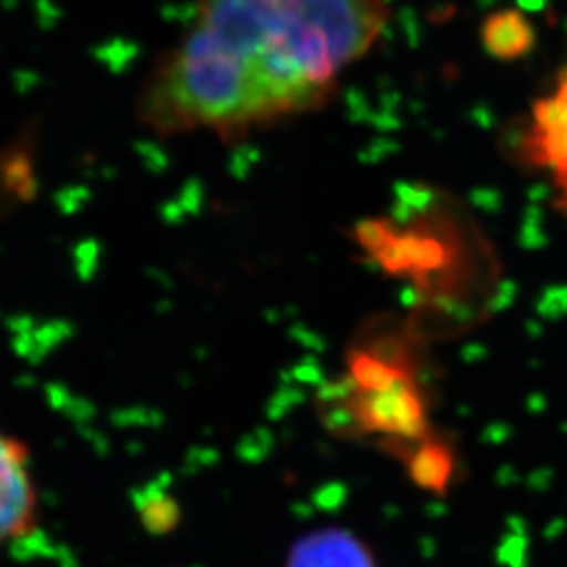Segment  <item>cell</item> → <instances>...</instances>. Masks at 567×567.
Returning <instances> with one entry per match:
<instances>
[{
    "mask_svg": "<svg viewBox=\"0 0 567 567\" xmlns=\"http://www.w3.org/2000/svg\"><path fill=\"white\" fill-rule=\"evenodd\" d=\"M196 21L143 86L158 133L248 128L326 102L374 44L386 0H198Z\"/></svg>",
    "mask_w": 567,
    "mask_h": 567,
    "instance_id": "6da1fadb",
    "label": "cell"
},
{
    "mask_svg": "<svg viewBox=\"0 0 567 567\" xmlns=\"http://www.w3.org/2000/svg\"><path fill=\"white\" fill-rule=\"evenodd\" d=\"M324 416L330 431L374 437L381 450L402 463L435 435L425 395L404 353L379 347L349 353L343 383L324 398Z\"/></svg>",
    "mask_w": 567,
    "mask_h": 567,
    "instance_id": "7a4b0ae2",
    "label": "cell"
},
{
    "mask_svg": "<svg viewBox=\"0 0 567 567\" xmlns=\"http://www.w3.org/2000/svg\"><path fill=\"white\" fill-rule=\"evenodd\" d=\"M39 505L32 452L0 423V550L37 529Z\"/></svg>",
    "mask_w": 567,
    "mask_h": 567,
    "instance_id": "3957f363",
    "label": "cell"
},
{
    "mask_svg": "<svg viewBox=\"0 0 567 567\" xmlns=\"http://www.w3.org/2000/svg\"><path fill=\"white\" fill-rule=\"evenodd\" d=\"M286 567H377V564L358 536L344 529H322L297 540Z\"/></svg>",
    "mask_w": 567,
    "mask_h": 567,
    "instance_id": "277c9868",
    "label": "cell"
},
{
    "mask_svg": "<svg viewBox=\"0 0 567 567\" xmlns=\"http://www.w3.org/2000/svg\"><path fill=\"white\" fill-rule=\"evenodd\" d=\"M532 152L536 161L557 171L567 196V79L550 100L536 105Z\"/></svg>",
    "mask_w": 567,
    "mask_h": 567,
    "instance_id": "5b68a950",
    "label": "cell"
},
{
    "mask_svg": "<svg viewBox=\"0 0 567 567\" xmlns=\"http://www.w3.org/2000/svg\"><path fill=\"white\" fill-rule=\"evenodd\" d=\"M414 484L444 494L454 473V454L444 440L433 435L404 461Z\"/></svg>",
    "mask_w": 567,
    "mask_h": 567,
    "instance_id": "8992f818",
    "label": "cell"
},
{
    "mask_svg": "<svg viewBox=\"0 0 567 567\" xmlns=\"http://www.w3.org/2000/svg\"><path fill=\"white\" fill-rule=\"evenodd\" d=\"M484 30L487 49L498 58H519L529 49V25L519 13H498Z\"/></svg>",
    "mask_w": 567,
    "mask_h": 567,
    "instance_id": "52a82bcc",
    "label": "cell"
}]
</instances>
